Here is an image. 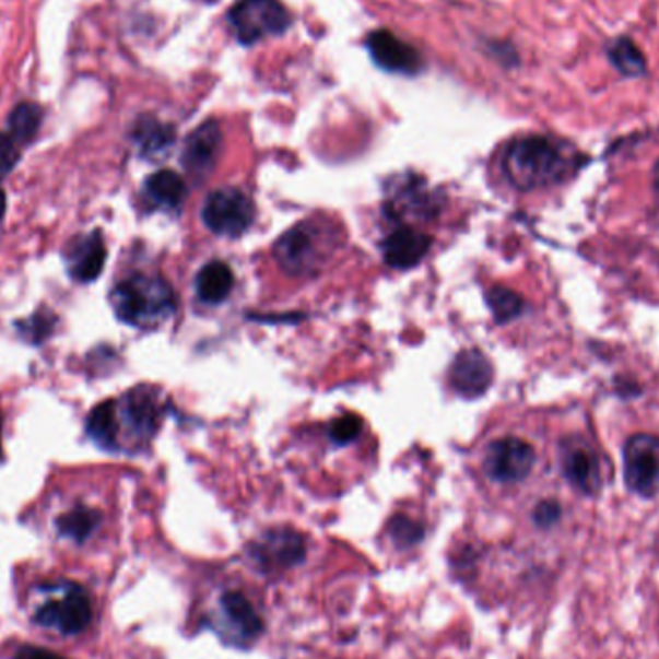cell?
I'll return each mask as SVG.
<instances>
[{"mask_svg":"<svg viewBox=\"0 0 659 659\" xmlns=\"http://www.w3.org/2000/svg\"><path fill=\"white\" fill-rule=\"evenodd\" d=\"M623 476L627 489L640 497L659 492V438L654 434H635L623 448Z\"/></svg>","mask_w":659,"mask_h":659,"instance_id":"9c48e42d","label":"cell"},{"mask_svg":"<svg viewBox=\"0 0 659 659\" xmlns=\"http://www.w3.org/2000/svg\"><path fill=\"white\" fill-rule=\"evenodd\" d=\"M390 537L393 540V544L398 548H411V545L419 544L424 537L423 525L398 515L393 517L390 522Z\"/></svg>","mask_w":659,"mask_h":659,"instance_id":"4316f807","label":"cell"},{"mask_svg":"<svg viewBox=\"0 0 659 659\" xmlns=\"http://www.w3.org/2000/svg\"><path fill=\"white\" fill-rule=\"evenodd\" d=\"M366 47L376 64L388 72L413 73L421 72L423 58L409 43L401 42L393 33L375 32L368 35Z\"/></svg>","mask_w":659,"mask_h":659,"instance_id":"5bb4252c","label":"cell"},{"mask_svg":"<svg viewBox=\"0 0 659 659\" xmlns=\"http://www.w3.org/2000/svg\"><path fill=\"white\" fill-rule=\"evenodd\" d=\"M361 428H363V423L358 416L342 415L338 416L330 426V436L336 444H350L361 434Z\"/></svg>","mask_w":659,"mask_h":659,"instance_id":"f1b7e54d","label":"cell"},{"mask_svg":"<svg viewBox=\"0 0 659 659\" xmlns=\"http://www.w3.org/2000/svg\"><path fill=\"white\" fill-rule=\"evenodd\" d=\"M562 471L570 486L595 497L602 490V467L595 449L580 439H567L562 449Z\"/></svg>","mask_w":659,"mask_h":659,"instance_id":"7c38bea8","label":"cell"},{"mask_svg":"<svg viewBox=\"0 0 659 659\" xmlns=\"http://www.w3.org/2000/svg\"><path fill=\"white\" fill-rule=\"evenodd\" d=\"M4 212H7V196H4V191L0 189V220L4 216Z\"/></svg>","mask_w":659,"mask_h":659,"instance_id":"d6a6232c","label":"cell"},{"mask_svg":"<svg viewBox=\"0 0 659 659\" xmlns=\"http://www.w3.org/2000/svg\"><path fill=\"white\" fill-rule=\"evenodd\" d=\"M386 209L391 216L396 219H405V216H428L431 212L436 211V203L431 193L423 188V181L419 179H408L401 188L390 193V201Z\"/></svg>","mask_w":659,"mask_h":659,"instance_id":"ac0fdd59","label":"cell"},{"mask_svg":"<svg viewBox=\"0 0 659 659\" xmlns=\"http://www.w3.org/2000/svg\"><path fill=\"white\" fill-rule=\"evenodd\" d=\"M211 627L230 646L245 648L264 635V621L247 596L228 590L220 596L219 610L211 617Z\"/></svg>","mask_w":659,"mask_h":659,"instance_id":"277c9868","label":"cell"},{"mask_svg":"<svg viewBox=\"0 0 659 659\" xmlns=\"http://www.w3.org/2000/svg\"><path fill=\"white\" fill-rule=\"evenodd\" d=\"M278 264L295 276L315 274L326 259L322 242L310 222L293 226L274 245Z\"/></svg>","mask_w":659,"mask_h":659,"instance_id":"30bf717a","label":"cell"},{"mask_svg":"<svg viewBox=\"0 0 659 659\" xmlns=\"http://www.w3.org/2000/svg\"><path fill=\"white\" fill-rule=\"evenodd\" d=\"M14 659H66L62 656H58L55 651L43 650V648H37V646H24V648H20L16 654V658Z\"/></svg>","mask_w":659,"mask_h":659,"instance_id":"1f68e13d","label":"cell"},{"mask_svg":"<svg viewBox=\"0 0 659 659\" xmlns=\"http://www.w3.org/2000/svg\"><path fill=\"white\" fill-rule=\"evenodd\" d=\"M204 2H211V4H214V2H219V0H204Z\"/></svg>","mask_w":659,"mask_h":659,"instance_id":"d590c367","label":"cell"},{"mask_svg":"<svg viewBox=\"0 0 659 659\" xmlns=\"http://www.w3.org/2000/svg\"><path fill=\"white\" fill-rule=\"evenodd\" d=\"M532 519L540 529H552L562 519V505L557 504L555 499H544L537 505Z\"/></svg>","mask_w":659,"mask_h":659,"instance_id":"4dcf8cb0","label":"cell"},{"mask_svg":"<svg viewBox=\"0 0 659 659\" xmlns=\"http://www.w3.org/2000/svg\"><path fill=\"white\" fill-rule=\"evenodd\" d=\"M489 307L492 310V315L496 318V322L505 325V322H511L517 317H521L522 309H525V302H522L519 293L513 292L509 287L504 285H496L490 290L489 295Z\"/></svg>","mask_w":659,"mask_h":659,"instance_id":"484cf974","label":"cell"},{"mask_svg":"<svg viewBox=\"0 0 659 659\" xmlns=\"http://www.w3.org/2000/svg\"><path fill=\"white\" fill-rule=\"evenodd\" d=\"M91 439L103 449H118V421H116L115 399L98 403L87 419Z\"/></svg>","mask_w":659,"mask_h":659,"instance_id":"603a6c76","label":"cell"},{"mask_svg":"<svg viewBox=\"0 0 659 659\" xmlns=\"http://www.w3.org/2000/svg\"><path fill=\"white\" fill-rule=\"evenodd\" d=\"M116 421H118V449H122V434L128 432L133 442H146L153 438L161 421L164 405L161 393L151 388H136L123 398L115 399Z\"/></svg>","mask_w":659,"mask_h":659,"instance_id":"52a82bcc","label":"cell"},{"mask_svg":"<svg viewBox=\"0 0 659 659\" xmlns=\"http://www.w3.org/2000/svg\"><path fill=\"white\" fill-rule=\"evenodd\" d=\"M33 605V623L58 635H78L90 627L93 610L87 590L78 582L58 580L39 588Z\"/></svg>","mask_w":659,"mask_h":659,"instance_id":"3957f363","label":"cell"},{"mask_svg":"<svg viewBox=\"0 0 659 659\" xmlns=\"http://www.w3.org/2000/svg\"><path fill=\"white\" fill-rule=\"evenodd\" d=\"M131 138L139 146L141 155L146 158H158L170 151L176 133L168 123L158 122L156 118L145 116V118H139Z\"/></svg>","mask_w":659,"mask_h":659,"instance_id":"44dd1931","label":"cell"},{"mask_svg":"<svg viewBox=\"0 0 659 659\" xmlns=\"http://www.w3.org/2000/svg\"><path fill=\"white\" fill-rule=\"evenodd\" d=\"M116 317L126 325L151 330L164 325L176 310V295L161 276L136 274L126 278L110 293Z\"/></svg>","mask_w":659,"mask_h":659,"instance_id":"7a4b0ae2","label":"cell"},{"mask_svg":"<svg viewBox=\"0 0 659 659\" xmlns=\"http://www.w3.org/2000/svg\"><path fill=\"white\" fill-rule=\"evenodd\" d=\"M101 525V513L90 507H75L72 511L58 517L57 529L60 537L70 538L73 542H85Z\"/></svg>","mask_w":659,"mask_h":659,"instance_id":"cb8c5ba5","label":"cell"},{"mask_svg":"<svg viewBox=\"0 0 659 659\" xmlns=\"http://www.w3.org/2000/svg\"><path fill=\"white\" fill-rule=\"evenodd\" d=\"M52 326H55V317L50 313H37L32 318H27L24 322H20L17 328L20 332L25 336L27 342L39 343L49 338L52 332Z\"/></svg>","mask_w":659,"mask_h":659,"instance_id":"83f0119b","label":"cell"},{"mask_svg":"<svg viewBox=\"0 0 659 659\" xmlns=\"http://www.w3.org/2000/svg\"><path fill=\"white\" fill-rule=\"evenodd\" d=\"M203 222L212 234L222 237H239L251 228L255 204L236 188L212 191L203 204Z\"/></svg>","mask_w":659,"mask_h":659,"instance_id":"ba28073f","label":"cell"},{"mask_svg":"<svg viewBox=\"0 0 659 659\" xmlns=\"http://www.w3.org/2000/svg\"><path fill=\"white\" fill-rule=\"evenodd\" d=\"M222 149V131L216 122L201 123L186 141L184 146V166L189 174L203 178L214 168Z\"/></svg>","mask_w":659,"mask_h":659,"instance_id":"9a60e30c","label":"cell"},{"mask_svg":"<svg viewBox=\"0 0 659 659\" xmlns=\"http://www.w3.org/2000/svg\"><path fill=\"white\" fill-rule=\"evenodd\" d=\"M106 245L98 232L75 239L66 251V267L73 280L90 284L105 269Z\"/></svg>","mask_w":659,"mask_h":659,"instance_id":"2e32d148","label":"cell"},{"mask_svg":"<svg viewBox=\"0 0 659 659\" xmlns=\"http://www.w3.org/2000/svg\"><path fill=\"white\" fill-rule=\"evenodd\" d=\"M432 247V237L413 228H399L384 239V261L391 269H413Z\"/></svg>","mask_w":659,"mask_h":659,"instance_id":"e0dca14e","label":"cell"},{"mask_svg":"<svg viewBox=\"0 0 659 659\" xmlns=\"http://www.w3.org/2000/svg\"><path fill=\"white\" fill-rule=\"evenodd\" d=\"M145 196L149 203L155 204L158 209L176 211L188 197V186L176 172L161 170L146 179Z\"/></svg>","mask_w":659,"mask_h":659,"instance_id":"d6986e66","label":"cell"},{"mask_svg":"<svg viewBox=\"0 0 659 659\" xmlns=\"http://www.w3.org/2000/svg\"><path fill=\"white\" fill-rule=\"evenodd\" d=\"M570 158L562 145L544 136L515 139L504 155L507 179L521 191L550 188L569 174Z\"/></svg>","mask_w":659,"mask_h":659,"instance_id":"6da1fadb","label":"cell"},{"mask_svg":"<svg viewBox=\"0 0 659 659\" xmlns=\"http://www.w3.org/2000/svg\"><path fill=\"white\" fill-rule=\"evenodd\" d=\"M656 186H658L659 189V163L658 166H656Z\"/></svg>","mask_w":659,"mask_h":659,"instance_id":"e575fe53","label":"cell"},{"mask_svg":"<svg viewBox=\"0 0 659 659\" xmlns=\"http://www.w3.org/2000/svg\"><path fill=\"white\" fill-rule=\"evenodd\" d=\"M608 60L623 78L638 80L648 73V60L631 37L621 35L608 45Z\"/></svg>","mask_w":659,"mask_h":659,"instance_id":"7402d4cb","label":"cell"},{"mask_svg":"<svg viewBox=\"0 0 659 659\" xmlns=\"http://www.w3.org/2000/svg\"><path fill=\"white\" fill-rule=\"evenodd\" d=\"M234 272L226 262L212 261L199 270L196 278V292L199 299L209 305L226 302L234 290Z\"/></svg>","mask_w":659,"mask_h":659,"instance_id":"ffe728a7","label":"cell"},{"mask_svg":"<svg viewBox=\"0 0 659 659\" xmlns=\"http://www.w3.org/2000/svg\"><path fill=\"white\" fill-rule=\"evenodd\" d=\"M537 463V451L521 438H502L486 451V472L502 484H517L529 476Z\"/></svg>","mask_w":659,"mask_h":659,"instance_id":"8fae6325","label":"cell"},{"mask_svg":"<svg viewBox=\"0 0 659 659\" xmlns=\"http://www.w3.org/2000/svg\"><path fill=\"white\" fill-rule=\"evenodd\" d=\"M451 386L463 398H481L494 383V366L479 350H464L451 365Z\"/></svg>","mask_w":659,"mask_h":659,"instance_id":"4fadbf2b","label":"cell"},{"mask_svg":"<svg viewBox=\"0 0 659 659\" xmlns=\"http://www.w3.org/2000/svg\"><path fill=\"white\" fill-rule=\"evenodd\" d=\"M232 30L244 45L284 33L292 17L278 0H239L228 14Z\"/></svg>","mask_w":659,"mask_h":659,"instance_id":"5b68a950","label":"cell"},{"mask_svg":"<svg viewBox=\"0 0 659 659\" xmlns=\"http://www.w3.org/2000/svg\"><path fill=\"white\" fill-rule=\"evenodd\" d=\"M252 567L264 575L293 569L307 557V540L297 530L270 529L247 548Z\"/></svg>","mask_w":659,"mask_h":659,"instance_id":"8992f818","label":"cell"},{"mask_svg":"<svg viewBox=\"0 0 659 659\" xmlns=\"http://www.w3.org/2000/svg\"><path fill=\"white\" fill-rule=\"evenodd\" d=\"M20 161V143L10 133H0V178H4Z\"/></svg>","mask_w":659,"mask_h":659,"instance_id":"f546056e","label":"cell"},{"mask_svg":"<svg viewBox=\"0 0 659 659\" xmlns=\"http://www.w3.org/2000/svg\"><path fill=\"white\" fill-rule=\"evenodd\" d=\"M43 113L42 108L32 103H22L16 106L10 115V136L16 139L20 145L30 143L42 126Z\"/></svg>","mask_w":659,"mask_h":659,"instance_id":"d4e9b609","label":"cell"},{"mask_svg":"<svg viewBox=\"0 0 659 659\" xmlns=\"http://www.w3.org/2000/svg\"><path fill=\"white\" fill-rule=\"evenodd\" d=\"M0 461H2V423H0Z\"/></svg>","mask_w":659,"mask_h":659,"instance_id":"836d02e7","label":"cell"}]
</instances>
